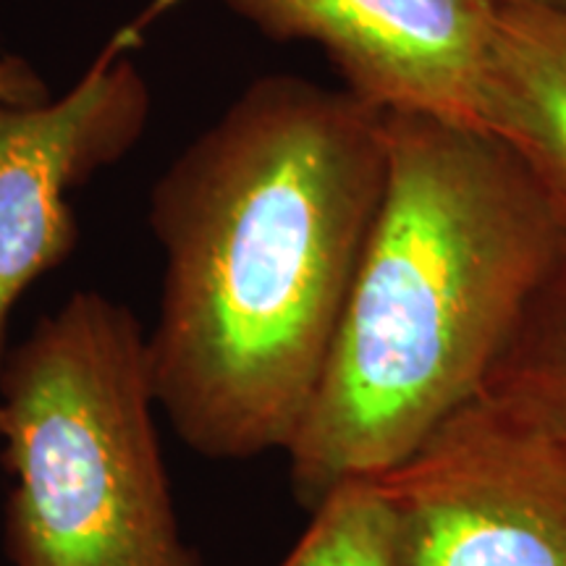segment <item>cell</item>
<instances>
[{
	"mask_svg": "<svg viewBox=\"0 0 566 566\" xmlns=\"http://www.w3.org/2000/svg\"><path fill=\"white\" fill-rule=\"evenodd\" d=\"M386 113L292 74L252 82L155 181L147 336L189 449L242 462L294 441L386 192Z\"/></svg>",
	"mask_w": 566,
	"mask_h": 566,
	"instance_id": "cell-1",
	"label": "cell"
},
{
	"mask_svg": "<svg viewBox=\"0 0 566 566\" xmlns=\"http://www.w3.org/2000/svg\"><path fill=\"white\" fill-rule=\"evenodd\" d=\"M388 176L328 363L289 443L315 509L384 475L483 394L566 233V212L504 139L386 113Z\"/></svg>",
	"mask_w": 566,
	"mask_h": 566,
	"instance_id": "cell-2",
	"label": "cell"
},
{
	"mask_svg": "<svg viewBox=\"0 0 566 566\" xmlns=\"http://www.w3.org/2000/svg\"><path fill=\"white\" fill-rule=\"evenodd\" d=\"M147 336L74 292L0 365L11 566H197L163 462Z\"/></svg>",
	"mask_w": 566,
	"mask_h": 566,
	"instance_id": "cell-3",
	"label": "cell"
},
{
	"mask_svg": "<svg viewBox=\"0 0 566 566\" xmlns=\"http://www.w3.org/2000/svg\"><path fill=\"white\" fill-rule=\"evenodd\" d=\"M373 480L396 566H566V451L485 396Z\"/></svg>",
	"mask_w": 566,
	"mask_h": 566,
	"instance_id": "cell-4",
	"label": "cell"
},
{
	"mask_svg": "<svg viewBox=\"0 0 566 566\" xmlns=\"http://www.w3.org/2000/svg\"><path fill=\"white\" fill-rule=\"evenodd\" d=\"M181 0H150L105 40L61 97L0 103V365L13 307L80 242L69 195L124 160L145 137L153 90L137 53Z\"/></svg>",
	"mask_w": 566,
	"mask_h": 566,
	"instance_id": "cell-5",
	"label": "cell"
},
{
	"mask_svg": "<svg viewBox=\"0 0 566 566\" xmlns=\"http://www.w3.org/2000/svg\"><path fill=\"white\" fill-rule=\"evenodd\" d=\"M273 42H310L375 111L485 129L501 0H221Z\"/></svg>",
	"mask_w": 566,
	"mask_h": 566,
	"instance_id": "cell-6",
	"label": "cell"
},
{
	"mask_svg": "<svg viewBox=\"0 0 566 566\" xmlns=\"http://www.w3.org/2000/svg\"><path fill=\"white\" fill-rule=\"evenodd\" d=\"M485 132L504 139L566 212V11L501 0Z\"/></svg>",
	"mask_w": 566,
	"mask_h": 566,
	"instance_id": "cell-7",
	"label": "cell"
},
{
	"mask_svg": "<svg viewBox=\"0 0 566 566\" xmlns=\"http://www.w3.org/2000/svg\"><path fill=\"white\" fill-rule=\"evenodd\" d=\"M480 396L566 451V233Z\"/></svg>",
	"mask_w": 566,
	"mask_h": 566,
	"instance_id": "cell-8",
	"label": "cell"
},
{
	"mask_svg": "<svg viewBox=\"0 0 566 566\" xmlns=\"http://www.w3.org/2000/svg\"><path fill=\"white\" fill-rule=\"evenodd\" d=\"M279 566H396L391 512L378 483L336 485Z\"/></svg>",
	"mask_w": 566,
	"mask_h": 566,
	"instance_id": "cell-9",
	"label": "cell"
},
{
	"mask_svg": "<svg viewBox=\"0 0 566 566\" xmlns=\"http://www.w3.org/2000/svg\"><path fill=\"white\" fill-rule=\"evenodd\" d=\"M51 97V87L27 59L3 55L0 59V103L32 105Z\"/></svg>",
	"mask_w": 566,
	"mask_h": 566,
	"instance_id": "cell-10",
	"label": "cell"
},
{
	"mask_svg": "<svg viewBox=\"0 0 566 566\" xmlns=\"http://www.w3.org/2000/svg\"><path fill=\"white\" fill-rule=\"evenodd\" d=\"M533 3L551 6V9H562V11H566V0H533Z\"/></svg>",
	"mask_w": 566,
	"mask_h": 566,
	"instance_id": "cell-11",
	"label": "cell"
}]
</instances>
